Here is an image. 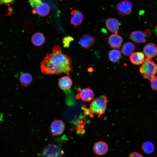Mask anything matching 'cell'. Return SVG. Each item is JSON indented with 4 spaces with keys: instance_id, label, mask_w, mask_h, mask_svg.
Instances as JSON below:
<instances>
[{
    "instance_id": "1",
    "label": "cell",
    "mask_w": 157,
    "mask_h": 157,
    "mask_svg": "<svg viewBox=\"0 0 157 157\" xmlns=\"http://www.w3.org/2000/svg\"><path fill=\"white\" fill-rule=\"evenodd\" d=\"M71 58L63 53L60 46L56 45L52 48V53L47 54L42 61L40 68L42 73L60 75L64 73L70 76L73 71Z\"/></svg>"
},
{
    "instance_id": "2",
    "label": "cell",
    "mask_w": 157,
    "mask_h": 157,
    "mask_svg": "<svg viewBox=\"0 0 157 157\" xmlns=\"http://www.w3.org/2000/svg\"><path fill=\"white\" fill-rule=\"evenodd\" d=\"M108 101L106 96L101 95L94 99L91 103L90 110L92 114L97 115L99 117L105 113Z\"/></svg>"
},
{
    "instance_id": "3",
    "label": "cell",
    "mask_w": 157,
    "mask_h": 157,
    "mask_svg": "<svg viewBox=\"0 0 157 157\" xmlns=\"http://www.w3.org/2000/svg\"><path fill=\"white\" fill-rule=\"evenodd\" d=\"M143 78L151 81L157 72L156 65L151 59L147 58L139 69Z\"/></svg>"
},
{
    "instance_id": "4",
    "label": "cell",
    "mask_w": 157,
    "mask_h": 157,
    "mask_svg": "<svg viewBox=\"0 0 157 157\" xmlns=\"http://www.w3.org/2000/svg\"><path fill=\"white\" fill-rule=\"evenodd\" d=\"M63 151L59 146L50 144L44 149L42 157H63Z\"/></svg>"
},
{
    "instance_id": "5",
    "label": "cell",
    "mask_w": 157,
    "mask_h": 157,
    "mask_svg": "<svg viewBox=\"0 0 157 157\" xmlns=\"http://www.w3.org/2000/svg\"><path fill=\"white\" fill-rule=\"evenodd\" d=\"M151 35V32L149 29H146L144 31H135L131 34L130 38L134 42L140 43L145 42L147 38Z\"/></svg>"
},
{
    "instance_id": "6",
    "label": "cell",
    "mask_w": 157,
    "mask_h": 157,
    "mask_svg": "<svg viewBox=\"0 0 157 157\" xmlns=\"http://www.w3.org/2000/svg\"><path fill=\"white\" fill-rule=\"evenodd\" d=\"M133 9L132 3L129 0H124L118 3L116 6V9L122 15H128L131 13Z\"/></svg>"
},
{
    "instance_id": "7",
    "label": "cell",
    "mask_w": 157,
    "mask_h": 157,
    "mask_svg": "<svg viewBox=\"0 0 157 157\" xmlns=\"http://www.w3.org/2000/svg\"><path fill=\"white\" fill-rule=\"evenodd\" d=\"M65 129L64 123L60 120H55L53 121L50 126L51 133L55 135L61 134L63 132Z\"/></svg>"
},
{
    "instance_id": "8",
    "label": "cell",
    "mask_w": 157,
    "mask_h": 157,
    "mask_svg": "<svg viewBox=\"0 0 157 157\" xmlns=\"http://www.w3.org/2000/svg\"><path fill=\"white\" fill-rule=\"evenodd\" d=\"M95 39L92 35L86 34L83 35L80 39L79 44L83 48L88 49L94 44Z\"/></svg>"
},
{
    "instance_id": "9",
    "label": "cell",
    "mask_w": 157,
    "mask_h": 157,
    "mask_svg": "<svg viewBox=\"0 0 157 157\" xmlns=\"http://www.w3.org/2000/svg\"><path fill=\"white\" fill-rule=\"evenodd\" d=\"M108 42L111 47L119 49L122 44L123 39L121 36L117 34H112L108 38Z\"/></svg>"
},
{
    "instance_id": "10",
    "label": "cell",
    "mask_w": 157,
    "mask_h": 157,
    "mask_svg": "<svg viewBox=\"0 0 157 157\" xmlns=\"http://www.w3.org/2000/svg\"><path fill=\"white\" fill-rule=\"evenodd\" d=\"M71 23L75 26L80 25L85 18L83 14L80 11L75 10L71 11Z\"/></svg>"
},
{
    "instance_id": "11",
    "label": "cell",
    "mask_w": 157,
    "mask_h": 157,
    "mask_svg": "<svg viewBox=\"0 0 157 157\" xmlns=\"http://www.w3.org/2000/svg\"><path fill=\"white\" fill-rule=\"evenodd\" d=\"M106 28L112 33L117 34L119 28L118 20L115 18H109L105 22Z\"/></svg>"
},
{
    "instance_id": "12",
    "label": "cell",
    "mask_w": 157,
    "mask_h": 157,
    "mask_svg": "<svg viewBox=\"0 0 157 157\" xmlns=\"http://www.w3.org/2000/svg\"><path fill=\"white\" fill-rule=\"evenodd\" d=\"M143 51L147 58L151 59L157 55V47L153 43H148L144 47Z\"/></svg>"
},
{
    "instance_id": "13",
    "label": "cell",
    "mask_w": 157,
    "mask_h": 157,
    "mask_svg": "<svg viewBox=\"0 0 157 157\" xmlns=\"http://www.w3.org/2000/svg\"><path fill=\"white\" fill-rule=\"evenodd\" d=\"M107 144L103 141H99L96 142L93 146L94 151L98 155H102L106 154L108 151Z\"/></svg>"
},
{
    "instance_id": "14",
    "label": "cell",
    "mask_w": 157,
    "mask_h": 157,
    "mask_svg": "<svg viewBox=\"0 0 157 157\" xmlns=\"http://www.w3.org/2000/svg\"><path fill=\"white\" fill-rule=\"evenodd\" d=\"M50 9L49 6L47 3L42 2L34 9L32 12L33 14L37 13L38 15L41 16H45L49 14Z\"/></svg>"
},
{
    "instance_id": "15",
    "label": "cell",
    "mask_w": 157,
    "mask_h": 157,
    "mask_svg": "<svg viewBox=\"0 0 157 157\" xmlns=\"http://www.w3.org/2000/svg\"><path fill=\"white\" fill-rule=\"evenodd\" d=\"M58 84L61 89L66 90L71 88L72 84V82L69 76H66L60 78Z\"/></svg>"
},
{
    "instance_id": "16",
    "label": "cell",
    "mask_w": 157,
    "mask_h": 157,
    "mask_svg": "<svg viewBox=\"0 0 157 157\" xmlns=\"http://www.w3.org/2000/svg\"><path fill=\"white\" fill-rule=\"evenodd\" d=\"M80 99L84 101H89L93 99L94 94L93 91L89 88L82 89L79 94Z\"/></svg>"
},
{
    "instance_id": "17",
    "label": "cell",
    "mask_w": 157,
    "mask_h": 157,
    "mask_svg": "<svg viewBox=\"0 0 157 157\" xmlns=\"http://www.w3.org/2000/svg\"><path fill=\"white\" fill-rule=\"evenodd\" d=\"M131 62L135 65H139L142 64L145 60L144 54L142 52H136L133 53L130 56Z\"/></svg>"
},
{
    "instance_id": "18",
    "label": "cell",
    "mask_w": 157,
    "mask_h": 157,
    "mask_svg": "<svg viewBox=\"0 0 157 157\" xmlns=\"http://www.w3.org/2000/svg\"><path fill=\"white\" fill-rule=\"evenodd\" d=\"M45 40V38L43 34L40 32L34 33L31 38L32 43L36 46H40L42 45L44 42Z\"/></svg>"
},
{
    "instance_id": "19",
    "label": "cell",
    "mask_w": 157,
    "mask_h": 157,
    "mask_svg": "<svg viewBox=\"0 0 157 157\" xmlns=\"http://www.w3.org/2000/svg\"><path fill=\"white\" fill-rule=\"evenodd\" d=\"M135 46L132 42H128L125 43L123 45L122 51L125 56H128L130 55L134 51Z\"/></svg>"
},
{
    "instance_id": "20",
    "label": "cell",
    "mask_w": 157,
    "mask_h": 157,
    "mask_svg": "<svg viewBox=\"0 0 157 157\" xmlns=\"http://www.w3.org/2000/svg\"><path fill=\"white\" fill-rule=\"evenodd\" d=\"M33 77L31 75L28 73H25L20 75L19 81L21 84L24 86L29 85L32 82Z\"/></svg>"
},
{
    "instance_id": "21",
    "label": "cell",
    "mask_w": 157,
    "mask_h": 157,
    "mask_svg": "<svg viewBox=\"0 0 157 157\" xmlns=\"http://www.w3.org/2000/svg\"><path fill=\"white\" fill-rule=\"evenodd\" d=\"M108 56L109 60L113 63L117 62L122 58L120 51L116 49L110 50L109 52Z\"/></svg>"
},
{
    "instance_id": "22",
    "label": "cell",
    "mask_w": 157,
    "mask_h": 157,
    "mask_svg": "<svg viewBox=\"0 0 157 157\" xmlns=\"http://www.w3.org/2000/svg\"><path fill=\"white\" fill-rule=\"evenodd\" d=\"M141 147L142 150L147 154H149L152 153L154 150V144L149 141L144 142L142 144Z\"/></svg>"
},
{
    "instance_id": "23",
    "label": "cell",
    "mask_w": 157,
    "mask_h": 157,
    "mask_svg": "<svg viewBox=\"0 0 157 157\" xmlns=\"http://www.w3.org/2000/svg\"><path fill=\"white\" fill-rule=\"evenodd\" d=\"M74 40L73 38L70 36H68L65 37L63 38L62 41L63 47L65 48L69 47L71 42Z\"/></svg>"
},
{
    "instance_id": "24",
    "label": "cell",
    "mask_w": 157,
    "mask_h": 157,
    "mask_svg": "<svg viewBox=\"0 0 157 157\" xmlns=\"http://www.w3.org/2000/svg\"><path fill=\"white\" fill-rule=\"evenodd\" d=\"M28 1L31 7L34 9L42 3V0H28Z\"/></svg>"
},
{
    "instance_id": "25",
    "label": "cell",
    "mask_w": 157,
    "mask_h": 157,
    "mask_svg": "<svg viewBox=\"0 0 157 157\" xmlns=\"http://www.w3.org/2000/svg\"><path fill=\"white\" fill-rule=\"evenodd\" d=\"M150 82L152 89L154 90H157V76H155Z\"/></svg>"
},
{
    "instance_id": "26",
    "label": "cell",
    "mask_w": 157,
    "mask_h": 157,
    "mask_svg": "<svg viewBox=\"0 0 157 157\" xmlns=\"http://www.w3.org/2000/svg\"><path fill=\"white\" fill-rule=\"evenodd\" d=\"M129 157H143L140 154L136 152H133L130 153Z\"/></svg>"
},
{
    "instance_id": "27",
    "label": "cell",
    "mask_w": 157,
    "mask_h": 157,
    "mask_svg": "<svg viewBox=\"0 0 157 157\" xmlns=\"http://www.w3.org/2000/svg\"><path fill=\"white\" fill-rule=\"evenodd\" d=\"M14 0H0V5L8 4L12 2Z\"/></svg>"
},
{
    "instance_id": "28",
    "label": "cell",
    "mask_w": 157,
    "mask_h": 157,
    "mask_svg": "<svg viewBox=\"0 0 157 157\" xmlns=\"http://www.w3.org/2000/svg\"><path fill=\"white\" fill-rule=\"evenodd\" d=\"M156 60H157V58H156ZM156 65V67H157V65Z\"/></svg>"
}]
</instances>
